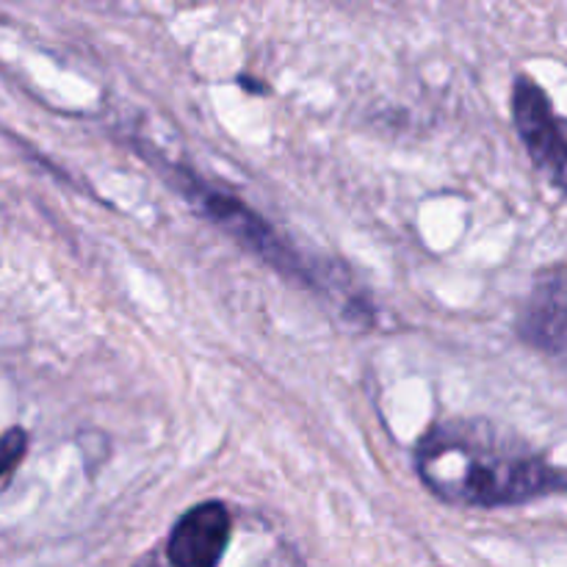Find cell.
Returning <instances> with one entry per match:
<instances>
[{
    "label": "cell",
    "mask_w": 567,
    "mask_h": 567,
    "mask_svg": "<svg viewBox=\"0 0 567 567\" xmlns=\"http://www.w3.org/2000/svg\"><path fill=\"white\" fill-rule=\"evenodd\" d=\"M172 183L177 192L199 210L208 221H214L221 233L236 238L247 252L258 255L264 264L277 269L280 275L291 277V280L302 282L310 291L321 293V297L336 299L338 308L354 321H371V305L354 291L352 280L343 269L332 264H319V260H308L302 252L291 247L269 221L260 214H255L241 197H233L225 188L214 186V183L203 181L197 172L181 169L172 166Z\"/></svg>",
    "instance_id": "7a4b0ae2"
},
{
    "label": "cell",
    "mask_w": 567,
    "mask_h": 567,
    "mask_svg": "<svg viewBox=\"0 0 567 567\" xmlns=\"http://www.w3.org/2000/svg\"><path fill=\"white\" fill-rule=\"evenodd\" d=\"M421 482L463 507H513L567 491V468L480 421L435 424L415 449Z\"/></svg>",
    "instance_id": "6da1fadb"
},
{
    "label": "cell",
    "mask_w": 567,
    "mask_h": 567,
    "mask_svg": "<svg viewBox=\"0 0 567 567\" xmlns=\"http://www.w3.org/2000/svg\"><path fill=\"white\" fill-rule=\"evenodd\" d=\"M230 513L221 502H205L188 509L172 529L166 557L172 567H216L230 543Z\"/></svg>",
    "instance_id": "5b68a950"
},
{
    "label": "cell",
    "mask_w": 567,
    "mask_h": 567,
    "mask_svg": "<svg viewBox=\"0 0 567 567\" xmlns=\"http://www.w3.org/2000/svg\"><path fill=\"white\" fill-rule=\"evenodd\" d=\"M513 120L532 164L567 194V120L529 75L513 83Z\"/></svg>",
    "instance_id": "3957f363"
},
{
    "label": "cell",
    "mask_w": 567,
    "mask_h": 567,
    "mask_svg": "<svg viewBox=\"0 0 567 567\" xmlns=\"http://www.w3.org/2000/svg\"><path fill=\"white\" fill-rule=\"evenodd\" d=\"M515 330L537 352L567 354V264L548 266L535 277Z\"/></svg>",
    "instance_id": "277c9868"
},
{
    "label": "cell",
    "mask_w": 567,
    "mask_h": 567,
    "mask_svg": "<svg viewBox=\"0 0 567 567\" xmlns=\"http://www.w3.org/2000/svg\"><path fill=\"white\" fill-rule=\"evenodd\" d=\"M28 452V435L14 426V430L0 432V485H9L14 471L20 468L22 457Z\"/></svg>",
    "instance_id": "8992f818"
}]
</instances>
